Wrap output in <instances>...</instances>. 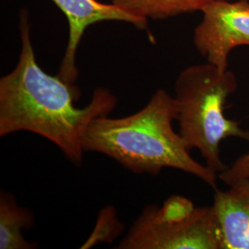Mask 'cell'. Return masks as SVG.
<instances>
[{"label": "cell", "instance_id": "ba28073f", "mask_svg": "<svg viewBox=\"0 0 249 249\" xmlns=\"http://www.w3.org/2000/svg\"><path fill=\"white\" fill-rule=\"evenodd\" d=\"M36 223L34 213L18 204L15 196L0 192V249H36L39 244L27 241L22 230H31Z\"/></svg>", "mask_w": 249, "mask_h": 249}, {"label": "cell", "instance_id": "8992f818", "mask_svg": "<svg viewBox=\"0 0 249 249\" xmlns=\"http://www.w3.org/2000/svg\"><path fill=\"white\" fill-rule=\"evenodd\" d=\"M69 20V42L59 67L57 76L61 80L75 84L79 77L76 55L80 40L88 27L104 20H120L146 30L148 21L127 13L115 4H104L97 0H53Z\"/></svg>", "mask_w": 249, "mask_h": 249}, {"label": "cell", "instance_id": "30bf717a", "mask_svg": "<svg viewBox=\"0 0 249 249\" xmlns=\"http://www.w3.org/2000/svg\"><path fill=\"white\" fill-rule=\"evenodd\" d=\"M123 231L124 224L118 219L116 208L108 205L99 212L95 226L80 249H91L102 243L112 244Z\"/></svg>", "mask_w": 249, "mask_h": 249}, {"label": "cell", "instance_id": "8fae6325", "mask_svg": "<svg viewBox=\"0 0 249 249\" xmlns=\"http://www.w3.org/2000/svg\"><path fill=\"white\" fill-rule=\"evenodd\" d=\"M218 178L228 187L241 180L249 179V151L238 157L230 166L221 172Z\"/></svg>", "mask_w": 249, "mask_h": 249}, {"label": "cell", "instance_id": "9c48e42d", "mask_svg": "<svg viewBox=\"0 0 249 249\" xmlns=\"http://www.w3.org/2000/svg\"><path fill=\"white\" fill-rule=\"evenodd\" d=\"M212 0H112V3L137 18L164 19L200 11Z\"/></svg>", "mask_w": 249, "mask_h": 249}, {"label": "cell", "instance_id": "52a82bcc", "mask_svg": "<svg viewBox=\"0 0 249 249\" xmlns=\"http://www.w3.org/2000/svg\"><path fill=\"white\" fill-rule=\"evenodd\" d=\"M214 213L222 249H249V179L215 189Z\"/></svg>", "mask_w": 249, "mask_h": 249}, {"label": "cell", "instance_id": "277c9868", "mask_svg": "<svg viewBox=\"0 0 249 249\" xmlns=\"http://www.w3.org/2000/svg\"><path fill=\"white\" fill-rule=\"evenodd\" d=\"M117 249H222L213 206L196 207L186 215L146 206Z\"/></svg>", "mask_w": 249, "mask_h": 249}, {"label": "cell", "instance_id": "6da1fadb", "mask_svg": "<svg viewBox=\"0 0 249 249\" xmlns=\"http://www.w3.org/2000/svg\"><path fill=\"white\" fill-rule=\"evenodd\" d=\"M21 50L15 69L0 79V137L28 131L44 137L76 166L83 160V139L89 124L109 116L117 98L109 89H94L89 104L75 106L80 89L57 75L51 76L36 61L27 12L19 21Z\"/></svg>", "mask_w": 249, "mask_h": 249}, {"label": "cell", "instance_id": "7a4b0ae2", "mask_svg": "<svg viewBox=\"0 0 249 249\" xmlns=\"http://www.w3.org/2000/svg\"><path fill=\"white\" fill-rule=\"evenodd\" d=\"M178 116L175 97L157 89L142 109L130 116L95 118L84 135L83 150L107 155L134 174L157 176L163 168H173L216 189L218 175L193 159L175 131L173 121Z\"/></svg>", "mask_w": 249, "mask_h": 249}, {"label": "cell", "instance_id": "3957f363", "mask_svg": "<svg viewBox=\"0 0 249 249\" xmlns=\"http://www.w3.org/2000/svg\"><path fill=\"white\" fill-rule=\"evenodd\" d=\"M236 89L232 72L208 62L187 67L175 83L179 134L188 150L199 151L205 165L217 175L227 168L221 156L223 140L238 138L249 142V130L224 115L227 100Z\"/></svg>", "mask_w": 249, "mask_h": 249}, {"label": "cell", "instance_id": "5b68a950", "mask_svg": "<svg viewBox=\"0 0 249 249\" xmlns=\"http://www.w3.org/2000/svg\"><path fill=\"white\" fill-rule=\"evenodd\" d=\"M200 12L202 19L194 31V45L207 62L227 71L231 51L249 46V1L212 0Z\"/></svg>", "mask_w": 249, "mask_h": 249}]
</instances>
